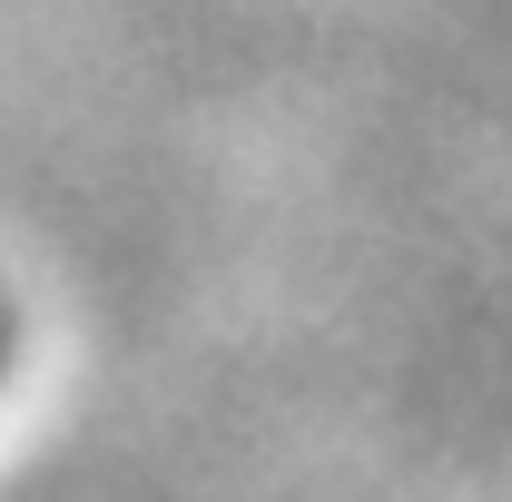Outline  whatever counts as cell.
Listing matches in <instances>:
<instances>
[{"instance_id":"cell-1","label":"cell","mask_w":512,"mask_h":502,"mask_svg":"<svg viewBox=\"0 0 512 502\" xmlns=\"http://www.w3.org/2000/svg\"><path fill=\"white\" fill-rule=\"evenodd\" d=\"M0 345H10V325H0Z\"/></svg>"}]
</instances>
